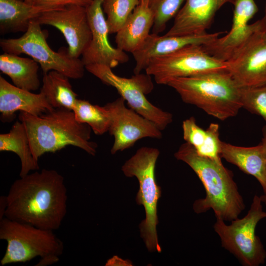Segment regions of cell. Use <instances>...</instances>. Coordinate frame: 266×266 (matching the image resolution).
<instances>
[{"instance_id":"obj_1","label":"cell","mask_w":266,"mask_h":266,"mask_svg":"<svg viewBox=\"0 0 266 266\" xmlns=\"http://www.w3.org/2000/svg\"><path fill=\"white\" fill-rule=\"evenodd\" d=\"M5 197L4 217L42 229H58L66 214L64 178L54 169H43L20 177Z\"/></svg>"},{"instance_id":"obj_2","label":"cell","mask_w":266,"mask_h":266,"mask_svg":"<svg viewBox=\"0 0 266 266\" xmlns=\"http://www.w3.org/2000/svg\"><path fill=\"white\" fill-rule=\"evenodd\" d=\"M175 158L187 164L202 183L206 195L196 200L193 209L202 213L212 209L216 218L231 221L238 217L245 209L243 199L233 180V172L222 161L199 155L191 144H181L174 154Z\"/></svg>"},{"instance_id":"obj_3","label":"cell","mask_w":266,"mask_h":266,"mask_svg":"<svg viewBox=\"0 0 266 266\" xmlns=\"http://www.w3.org/2000/svg\"><path fill=\"white\" fill-rule=\"evenodd\" d=\"M19 119L25 127L33 157L37 162L44 154L55 153L69 145L93 156L97 153V144L90 140L91 127L78 122L72 110L54 109L39 116L20 112Z\"/></svg>"},{"instance_id":"obj_4","label":"cell","mask_w":266,"mask_h":266,"mask_svg":"<svg viewBox=\"0 0 266 266\" xmlns=\"http://www.w3.org/2000/svg\"><path fill=\"white\" fill-rule=\"evenodd\" d=\"M167 85L184 102L221 121L236 116L242 108L240 88L228 71L176 78Z\"/></svg>"},{"instance_id":"obj_5","label":"cell","mask_w":266,"mask_h":266,"mask_svg":"<svg viewBox=\"0 0 266 266\" xmlns=\"http://www.w3.org/2000/svg\"><path fill=\"white\" fill-rule=\"evenodd\" d=\"M0 239L7 242L1 266L25 263L40 257L38 266L58 262L64 245L53 231L42 229L31 225L3 217L0 221Z\"/></svg>"},{"instance_id":"obj_6","label":"cell","mask_w":266,"mask_h":266,"mask_svg":"<svg viewBox=\"0 0 266 266\" xmlns=\"http://www.w3.org/2000/svg\"><path fill=\"white\" fill-rule=\"evenodd\" d=\"M160 153L157 148L142 147L122 166L127 177H135L138 180L139 189L136 202L144 206L145 212V218L139 225L140 235L150 252L158 253L162 251L156 229L157 203L161 196V189L156 182L155 169Z\"/></svg>"},{"instance_id":"obj_7","label":"cell","mask_w":266,"mask_h":266,"mask_svg":"<svg viewBox=\"0 0 266 266\" xmlns=\"http://www.w3.org/2000/svg\"><path fill=\"white\" fill-rule=\"evenodd\" d=\"M260 196L255 195L249 210L243 218L238 217L227 225L216 218L215 232L222 246L233 254L245 266H258L265 262L266 251L260 237L256 234L258 222L266 218Z\"/></svg>"},{"instance_id":"obj_8","label":"cell","mask_w":266,"mask_h":266,"mask_svg":"<svg viewBox=\"0 0 266 266\" xmlns=\"http://www.w3.org/2000/svg\"><path fill=\"white\" fill-rule=\"evenodd\" d=\"M0 46L5 53L25 54L37 62L43 74L55 70L71 79L81 78L85 67L81 59L70 57L67 52H56L48 44L41 25L34 19L20 37L2 39Z\"/></svg>"},{"instance_id":"obj_9","label":"cell","mask_w":266,"mask_h":266,"mask_svg":"<svg viewBox=\"0 0 266 266\" xmlns=\"http://www.w3.org/2000/svg\"><path fill=\"white\" fill-rule=\"evenodd\" d=\"M156 83L166 85L172 79L227 71V63L208 53L202 45L191 44L152 59L145 69Z\"/></svg>"},{"instance_id":"obj_10","label":"cell","mask_w":266,"mask_h":266,"mask_svg":"<svg viewBox=\"0 0 266 266\" xmlns=\"http://www.w3.org/2000/svg\"><path fill=\"white\" fill-rule=\"evenodd\" d=\"M85 69L104 84L116 89L131 108L155 123L163 131L172 122V114L152 104L146 98L153 89L151 76L134 74L130 78L119 76L112 68L102 64H90Z\"/></svg>"},{"instance_id":"obj_11","label":"cell","mask_w":266,"mask_h":266,"mask_svg":"<svg viewBox=\"0 0 266 266\" xmlns=\"http://www.w3.org/2000/svg\"><path fill=\"white\" fill-rule=\"evenodd\" d=\"M227 71L239 88L266 84V28L255 31L227 61Z\"/></svg>"},{"instance_id":"obj_12","label":"cell","mask_w":266,"mask_h":266,"mask_svg":"<svg viewBox=\"0 0 266 266\" xmlns=\"http://www.w3.org/2000/svg\"><path fill=\"white\" fill-rule=\"evenodd\" d=\"M125 101L120 97L104 105L110 119L108 132L114 138L112 154L132 147L140 139L162 137V130L155 123L127 107Z\"/></svg>"},{"instance_id":"obj_13","label":"cell","mask_w":266,"mask_h":266,"mask_svg":"<svg viewBox=\"0 0 266 266\" xmlns=\"http://www.w3.org/2000/svg\"><path fill=\"white\" fill-rule=\"evenodd\" d=\"M41 25L55 27L63 34L68 44L67 53L78 59L92 37L86 9L76 5L45 11L35 19Z\"/></svg>"},{"instance_id":"obj_14","label":"cell","mask_w":266,"mask_h":266,"mask_svg":"<svg viewBox=\"0 0 266 266\" xmlns=\"http://www.w3.org/2000/svg\"><path fill=\"white\" fill-rule=\"evenodd\" d=\"M102 1L93 0L86 8L92 37L81 60L85 66L98 64L112 68L127 62L129 58L126 52L112 47L109 43V32L102 7Z\"/></svg>"},{"instance_id":"obj_15","label":"cell","mask_w":266,"mask_h":266,"mask_svg":"<svg viewBox=\"0 0 266 266\" xmlns=\"http://www.w3.org/2000/svg\"><path fill=\"white\" fill-rule=\"evenodd\" d=\"M233 5L232 25L228 33L209 44L203 45L210 55L225 62L255 31L265 25L262 18L249 24L258 11L254 0H235Z\"/></svg>"},{"instance_id":"obj_16","label":"cell","mask_w":266,"mask_h":266,"mask_svg":"<svg viewBox=\"0 0 266 266\" xmlns=\"http://www.w3.org/2000/svg\"><path fill=\"white\" fill-rule=\"evenodd\" d=\"M223 32L179 36H160L151 33L142 46L132 53L135 62L134 74L145 70L152 59L175 52L184 47L198 44L205 45L214 41Z\"/></svg>"},{"instance_id":"obj_17","label":"cell","mask_w":266,"mask_h":266,"mask_svg":"<svg viewBox=\"0 0 266 266\" xmlns=\"http://www.w3.org/2000/svg\"><path fill=\"white\" fill-rule=\"evenodd\" d=\"M235 0H185L175 17L167 36L200 34L206 33L216 12L226 3Z\"/></svg>"},{"instance_id":"obj_18","label":"cell","mask_w":266,"mask_h":266,"mask_svg":"<svg viewBox=\"0 0 266 266\" xmlns=\"http://www.w3.org/2000/svg\"><path fill=\"white\" fill-rule=\"evenodd\" d=\"M54 109L40 92L34 94L19 88L0 76V112L2 122H11L16 112L39 116Z\"/></svg>"},{"instance_id":"obj_19","label":"cell","mask_w":266,"mask_h":266,"mask_svg":"<svg viewBox=\"0 0 266 266\" xmlns=\"http://www.w3.org/2000/svg\"><path fill=\"white\" fill-rule=\"evenodd\" d=\"M154 16L148 6L139 4L116 33L117 47L132 54L143 44L153 26Z\"/></svg>"},{"instance_id":"obj_20","label":"cell","mask_w":266,"mask_h":266,"mask_svg":"<svg viewBox=\"0 0 266 266\" xmlns=\"http://www.w3.org/2000/svg\"><path fill=\"white\" fill-rule=\"evenodd\" d=\"M220 155L244 173L254 176L266 193V168L262 144L252 147L238 146L221 142Z\"/></svg>"},{"instance_id":"obj_21","label":"cell","mask_w":266,"mask_h":266,"mask_svg":"<svg viewBox=\"0 0 266 266\" xmlns=\"http://www.w3.org/2000/svg\"><path fill=\"white\" fill-rule=\"evenodd\" d=\"M60 8L31 4L23 0H0V33H25L31 21L42 13Z\"/></svg>"},{"instance_id":"obj_22","label":"cell","mask_w":266,"mask_h":266,"mask_svg":"<svg viewBox=\"0 0 266 266\" xmlns=\"http://www.w3.org/2000/svg\"><path fill=\"white\" fill-rule=\"evenodd\" d=\"M182 127L183 139L193 146L199 155L221 161L222 141L219 138L218 124L211 123L204 130L197 125L194 117H191L183 121Z\"/></svg>"},{"instance_id":"obj_23","label":"cell","mask_w":266,"mask_h":266,"mask_svg":"<svg viewBox=\"0 0 266 266\" xmlns=\"http://www.w3.org/2000/svg\"><path fill=\"white\" fill-rule=\"evenodd\" d=\"M39 64L33 59L4 52L0 55V70L7 75L15 86L29 91L40 86Z\"/></svg>"},{"instance_id":"obj_24","label":"cell","mask_w":266,"mask_h":266,"mask_svg":"<svg viewBox=\"0 0 266 266\" xmlns=\"http://www.w3.org/2000/svg\"><path fill=\"white\" fill-rule=\"evenodd\" d=\"M0 151L15 153L21 162L20 177L38 169L39 165L33 155L27 131L23 123H14L9 132L0 134Z\"/></svg>"},{"instance_id":"obj_25","label":"cell","mask_w":266,"mask_h":266,"mask_svg":"<svg viewBox=\"0 0 266 266\" xmlns=\"http://www.w3.org/2000/svg\"><path fill=\"white\" fill-rule=\"evenodd\" d=\"M40 92L54 109L73 111L78 100L77 95L73 90L69 78L55 70L44 74Z\"/></svg>"},{"instance_id":"obj_26","label":"cell","mask_w":266,"mask_h":266,"mask_svg":"<svg viewBox=\"0 0 266 266\" xmlns=\"http://www.w3.org/2000/svg\"><path fill=\"white\" fill-rule=\"evenodd\" d=\"M73 111L76 119L88 124L96 134L101 135L108 131L110 115L104 105L100 106L78 99Z\"/></svg>"},{"instance_id":"obj_27","label":"cell","mask_w":266,"mask_h":266,"mask_svg":"<svg viewBox=\"0 0 266 266\" xmlns=\"http://www.w3.org/2000/svg\"><path fill=\"white\" fill-rule=\"evenodd\" d=\"M139 4L140 0H103L102 7L109 34L116 33Z\"/></svg>"},{"instance_id":"obj_28","label":"cell","mask_w":266,"mask_h":266,"mask_svg":"<svg viewBox=\"0 0 266 266\" xmlns=\"http://www.w3.org/2000/svg\"><path fill=\"white\" fill-rule=\"evenodd\" d=\"M185 0H150L148 7L154 16L153 33L158 34L175 17Z\"/></svg>"},{"instance_id":"obj_29","label":"cell","mask_w":266,"mask_h":266,"mask_svg":"<svg viewBox=\"0 0 266 266\" xmlns=\"http://www.w3.org/2000/svg\"><path fill=\"white\" fill-rule=\"evenodd\" d=\"M240 95L242 107L260 116L266 122V84L240 88Z\"/></svg>"},{"instance_id":"obj_30","label":"cell","mask_w":266,"mask_h":266,"mask_svg":"<svg viewBox=\"0 0 266 266\" xmlns=\"http://www.w3.org/2000/svg\"><path fill=\"white\" fill-rule=\"evenodd\" d=\"M93 0H37L35 5L62 8L68 5H76L86 8Z\"/></svg>"},{"instance_id":"obj_31","label":"cell","mask_w":266,"mask_h":266,"mask_svg":"<svg viewBox=\"0 0 266 266\" xmlns=\"http://www.w3.org/2000/svg\"><path fill=\"white\" fill-rule=\"evenodd\" d=\"M261 144L263 146L266 168V126L263 129V138Z\"/></svg>"},{"instance_id":"obj_32","label":"cell","mask_w":266,"mask_h":266,"mask_svg":"<svg viewBox=\"0 0 266 266\" xmlns=\"http://www.w3.org/2000/svg\"><path fill=\"white\" fill-rule=\"evenodd\" d=\"M149 0H140V4L144 6H148Z\"/></svg>"},{"instance_id":"obj_33","label":"cell","mask_w":266,"mask_h":266,"mask_svg":"<svg viewBox=\"0 0 266 266\" xmlns=\"http://www.w3.org/2000/svg\"><path fill=\"white\" fill-rule=\"evenodd\" d=\"M262 202L265 203L266 204V193L260 196Z\"/></svg>"},{"instance_id":"obj_34","label":"cell","mask_w":266,"mask_h":266,"mask_svg":"<svg viewBox=\"0 0 266 266\" xmlns=\"http://www.w3.org/2000/svg\"><path fill=\"white\" fill-rule=\"evenodd\" d=\"M23 0L29 4L35 5V2L37 0Z\"/></svg>"},{"instance_id":"obj_35","label":"cell","mask_w":266,"mask_h":266,"mask_svg":"<svg viewBox=\"0 0 266 266\" xmlns=\"http://www.w3.org/2000/svg\"><path fill=\"white\" fill-rule=\"evenodd\" d=\"M262 19L264 20L265 27L266 28V6H265V15L264 17L262 18Z\"/></svg>"}]
</instances>
